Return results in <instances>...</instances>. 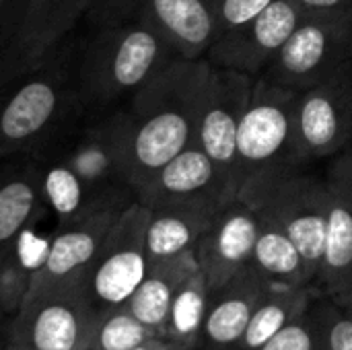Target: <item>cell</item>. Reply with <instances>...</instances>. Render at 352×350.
Instances as JSON below:
<instances>
[{"label": "cell", "mask_w": 352, "mask_h": 350, "mask_svg": "<svg viewBox=\"0 0 352 350\" xmlns=\"http://www.w3.org/2000/svg\"><path fill=\"white\" fill-rule=\"evenodd\" d=\"M148 217L151 210L134 200L122 210L109 235L105 237L85 278V287L99 316L122 307L148 272Z\"/></svg>", "instance_id": "cell-7"}, {"label": "cell", "mask_w": 352, "mask_h": 350, "mask_svg": "<svg viewBox=\"0 0 352 350\" xmlns=\"http://www.w3.org/2000/svg\"><path fill=\"white\" fill-rule=\"evenodd\" d=\"M2 350H25L23 347H19L14 340H10V338H6V344H4V349Z\"/></svg>", "instance_id": "cell-35"}, {"label": "cell", "mask_w": 352, "mask_h": 350, "mask_svg": "<svg viewBox=\"0 0 352 350\" xmlns=\"http://www.w3.org/2000/svg\"><path fill=\"white\" fill-rule=\"evenodd\" d=\"M254 80V76L229 68H219L208 62L196 116L194 142L214 161L235 194L237 132Z\"/></svg>", "instance_id": "cell-10"}, {"label": "cell", "mask_w": 352, "mask_h": 350, "mask_svg": "<svg viewBox=\"0 0 352 350\" xmlns=\"http://www.w3.org/2000/svg\"><path fill=\"white\" fill-rule=\"evenodd\" d=\"M41 165V196L45 210L54 219L56 227L89 217L95 210L109 206H128L99 200L87 184L60 159H43ZM132 204V202H130Z\"/></svg>", "instance_id": "cell-23"}, {"label": "cell", "mask_w": 352, "mask_h": 350, "mask_svg": "<svg viewBox=\"0 0 352 350\" xmlns=\"http://www.w3.org/2000/svg\"><path fill=\"white\" fill-rule=\"evenodd\" d=\"M85 118L76 101L70 47L0 89V161L45 157Z\"/></svg>", "instance_id": "cell-3"}, {"label": "cell", "mask_w": 352, "mask_h": 350, "mask_svg": "<svg viewBox=\"0 0 352 350\" xmlns=\"http://www.w3.org/2000/svg\"><path fill=\"white\" fill-rule=\"evenodd\" d=\"M328 221L316 289L326 297L352 289V151L336 155L326 175Z\"/></svg>", "instance_id": "cell-15"}, {"label": "cell", "mask_w": 352, "mask_h": 350, "mask_svg": "<svg viewBox=\"0 0 352 350\" xmlns=\"http://www.w3.org/2000/svg\"><path fill=\"white\" fill-rule=\"evenodd\" d=\"M25 0H0V89L12 76V56Z\"/></svg>", "instance_id": "cell-29"}, {"label": "cell", "mask_w": 352, "mask_h": 350, "mask_svg": "<svg viewBox=\"0 0 352 350\" xmlns=\"http://www.w3.org/2000/svg\"><path fill=\"white\" fill-rule=\"evenodd\" d=\"M194 270H198L194 252L151 264L142 283L122 307H126L136 320H140L146 328L163 338L171 303L179 287Z\"/></svg>", "instance_id": "cell-21"}, {"label": "cell", "mask_w": 352, "mask_h": 350, "mask_svg": "<svg viewBox=\"0 0 352 350\" xmlns=\"http://www.w3.org/2000/svg\"><path fill=\"white\" fill-rule=\"evenodd\" d=\"M268 212L297 245L316 289L326 243L328 186L326 179L305 175L301 169L287 173L270 184L254 204Z\"/></svg>", "instance_id": "cell-9"}, {"label": "cell", "mask_w": 352, "mask_h": 350, "mask_svg": "<svg viewBox=\"0 0 352 350\" xmlns=\"http://www.w3.org/2000/svg\"><path fill=\"white\" fill-rule=\"evenodd\" d=\"M274 0H221L219 6V35L268 8Z\"/></svg>", "instance_id": "cell-32"}, {"label": "cell", "mask_w": 352, "mask_h": 350, "mask_svg": "<svg viewBox=\"0 0 352 350\" xmlns=\"http://www.w3.org/2000/svg\"><path fill=\"white\" fill-rule=\"evenodd\" d=\"M270 283L252 266L219 289H210L198 350H239L243 334Z\"/></svg>", "instance_id": "cell-17"}, {"label": "cell", "mask_w": 352, "mask_h": 350, "mask_svg": "<svg viewBox=\"0 0 352 350\" xmlns=\"http://www.w3.org/2000/svg\"><path fill=\"white\" fill-rule=\"evenodd\" d=\"M0 169V256L37 219L47 215L41 196V165L35 159H4Z\"/></svg>", "instance_id": "cell-19"}, {"label": "cell", "mask_w": 352, "mask_h": 350, "mask_svg": "<svg viewBox=\"0 0 352 350\" xmlns=\"http://www.w3.org/2000/svg\"><path fill=\"white\" fill-rule=\"evenodd\" d=\"M297 93L256 78L237 132L235 186L237 198L256 204L278 177L299 171L295 144Z\"/></svg>", "instance_id": "cell-4"}, {"label": "cell", "mask_w": 352, "mask_h": 350, "mask_svg": "<svg viewBox=\"0 0 352 350\" xmlns=\"http://www.w3.org/2000/svg\"><path fill=\"white\" fill-rule=\"evenodd\" d=\"M258 229V208L239 198L214 215L194 248L198 268L210 289L223 287L252 264Z\"/></svg>", "instance_id": "cell-14"}, {"label": "cell", "mask_w": 352, "mask_h": 350, "mask_svg": "<svg viewBox=\"0 0 352 350\" xmlns=\"http://www.w3.org/2000/svg\"><path fill=\"white\" fill-rule=\"evenodd\" d=\"M314 287L270 283L254 318L243 334L239 350H256L280 334L289 324L305 316L311 307Z\"/></svg>", "instance_id": "cell-25"}, {"label": "cell", "mask_w": 352, "mask_h": 350, "mask_svg": "<svg viewBox=\"0 0 352 350\" xmlns=\"http://www.w3.org/2000/svg\"><path fill=\"white\" fill-rule=\"evenodd\" d=\"M136 200L146 208L186 202H208L225 208L237 200V194L214 161L192 142L136 190Z\"/></svg>", "instance_id": "cell-12"}, {"label": "cell", "mask_w": 352, "mask_h": 350, "mask_svg": "<svg viewBox=\"0 0 352 350\" xmlns=\"http://www.w3.org/2000/svg\"><path fill=\"white\" fill-rule=\"evenodd\" d=\"M91 4L93 0H25L10 80L62 50L74 27L87 19Z\"/></svg>", "instance_id": "cell-16"}, {"label": "cell", "mask_w": 352, "mask_h": 350, "mask_svg": "<svg viewBox=\"0 0 352 350\" xmlns=\"http://www.w3.org/2000/svg\"><path fill=\"white\" fill-rule=\"evenodd\" d=\"M260 229L252 254V268H256L268 283L274 285H303L314 287L303 256L280 225L264 210H260Z\"/></svg>", "instance_id": "cell-24"}, {"label": "cell", "mask_w": 352, "mask_h": 350, "mask_svg": "<svg viewBox=\"0 0 352 350\" xmlns=\"http://www.w3.org/2000/svg\"><path fill=\"white\" fill-rule=\"evenodd\" d=\"M0 314H2V311H0Z\"/></svg>", "instance_id": "cell-36"}, {"label": "cell", "mask_w": 352, "mask_h": 350, "mask_svg": "<svg viewBox=\"0 0 352 350\" xmlns=\"http://www.w3.org/2000/svg\"><path fill=\"white\" fill-rule=\"evenodd\" d=\"M352 64V6L305 10L260 78L295 93Z\"/></svg>", "instance_id": "cell-5"}, {"label": "cell", "mask_w": 352, "mask_h": 350, "mask_svg": "<svg viewBox=\"0 0 352 350\" xmlns=\"http://www.w3.org/2000/svg\"><path fill=\"white\" fill-rule=\"evenodd\" d=\"M99 311L85 283L29 293L12 316L8 338L25 350H89Z\"/></svg>", "instance_id": "cell-6"}, {"label": "cell", "mask_w": 352, "mask_h": 350, "mask_svg": "<svg viewBox=\"0 0 352 350\" xmlns=\"http://www.w3.org/2000/svg\"><path fill=\"white\" fill-rule=\"evenodd\" d=\"M305 8L297 0H274L256 17L217 35L206 60L219 68L260 78L283 50Z\"/></svg>", "instance_id": "cell-11"}, {"label": "cell", "mask_w": 352, "mask_h": 350, "mask_svg": "<svg viewBox=\"0 0 352 350\" xmlns=\"http://www.w3.org/2000/svg\"><path fill=\"white\" fill-rule=\"evenodd\" d=\"M320 350H352V289L328 295V299L314 307Z\"/></svg>", "instance_id": "cell-28"}, {"label": "cell", "mask_w": 352, "mask_h": 350, "mask_svg": "<svg viewBox=\"0 0 352 350\" xmlns=\"http://www.w3.org/2000/svg\"><path fill=\"white\" fill-rule=\"evenodd\" d=\"M140 2L142 0H93L85 21L93 29V27H103L118 21L134 19Z\"/></svg>", "instance_id": "cell-31"}, {"label": "cell", "mask_w": 352, "mask_h": 350, "mask_svg": "<svg viewBox=\"0 0 352 350\" xmlns=\"http://www.w3.org/2000/svg\"><path fill=\"white\" fill-rule=\"evenodd\" d=\"M45 217H50V212L29 225L0 256V311L6 316H14L21 309L33 278L47 258L54 231L43 233L39 229Z\"/></svg>", "instance_id": "cell-22"}, {"label": "cell", "mask_w": 352, "mask_h": 350, "mask_svg": "<svg viewBox=\"0 0 352 350\" xmlns=\"http://www.w3.org/2000/svg\"><path fill=\"white\" fill-rule=\"evenodd\" d=\"M206 58H175L130 99L126 113V177L136 190L194 142Z\"/></svg>", "instance_id": "cell-1"}, {"label": "cell", "mask_w": 352, "mask_h": 350, "mask_svg": "<svg viewBox=\"0 0 352 350\" xmlns=\"http://www.w3.org/2000/svg\"><path fill=\"white\" fill-rule=\"evenodd\" d=\"M210 287L202 270H194L179 287L165 326L163 340L171 350H198L208 311Z\"/></svg>", "instance_id": "cell-26"}, {"label": "cell", "mask_w": 352, "mask_h": 350, "mask_svg": "<svg viewBox=\"0 0 352 350\" xmlns=\"http://www.w3.org/2000/svg\"><path fill=\"white\" fill-rule=\"evenodd\" d=\"M130 350H171L167 347V342L163 340V338H153V340H148V342H144V344H140V347H134V349Z\"/></svg>", "instance_id": "cell-34"}, {"label": "cell", "mask_w": 352, "mask_h": 350, "mask_svg": "<svg viewBox=\"0 0 352 350\" xmlns=\"http://www.w3.org/2000/svg\"><path fill=\"white\" fill-rule=\"evenodd\" d=\"M153 338H161L126 307H118L99 316L89 350H130Z\"/></svg>", "instance_id": "cell-27"}, {"label": "cell", "mask_w": 352, "mask_h": 350, "mask_svg": "<svg viewBox=\"0 0 352 350\" xmlns=\"http://www.w3.org/2000/svg\"><path fill=\"white\" fill-rule=\"evenodd\" d=\"M305 10H328V8H344L352 6V0H297Z\"/></svg>", "instance_id": "cell-33"}, {"label": "cell", "mask_w": 352, "mask_h": 350, "mask_svg": "<svg viewBox=\"0 0 352 350\" xmlns=\"http://www.w3.org/2000/svg\"><path fill=\"white\" fill-rule=\"evenodd\" d=\"M126 206H109L78 221L54 227L47 258L29 293H45L85 283L105 237Z\"/></svg>", "instance_id": "cell-13"}, {"label": "cell", "mask_w": 352, "mask_h": 350, "mask_svg": "<svg viewBox=\"0 0 352 350\" xmlns=\"http://www.w3.org/2000/svg\"><path fill=\"white\" fill-rule=\"evenodd\" d=\"M352 142V64L297 93L295 144L303 163L336 157Z\"/></svg>", "instance_id": "cell-8"}, {"label": "cell", "mask_w": 352, "mask_h": 350, "mask_svg": "<svg viewBox=\"0 0 352 350\" xmlns=\"http://www.w3.org/2000/svg\"><path fill=\"white\" fill-rule=\"evenodd\" d=\"M148 210L146 254L148 264H157L194 252L198 239L208 229L214 215L223 208L208 202H186Z\"/></svg>", "instance_id": "cell-20"}, {"label": "cell", "mask_w": 352, "mask_h": 350, "mask_svg": "<svg viewBox=\"0 0 352 350\" xmlns=\"http://www.w3.org/2000/svg\"><path fill=\"white\" fill-rule=\"evenodd\" d=\"M221 0H142L136 17L188 60H200L219 35Z\"/></svg>", "instance_id": "cell-18"}, {"label": "cell", "mask_w": 352, "mask_h": 350, "mask_svg": "<svg viewBox=\"0 0 352 350\" xmlns=\"http://www.w3.org/2000/svg\"><path fill=\"white\" fill-rule=\"evenodd\" d=\"M256 350H320V336H318V324L314 309L293 324H289L280 334H276L272 340H268L264 347Z\"/></svg>", "instance_id": "cell-30"}, {"label": "cell", "mask_w": 352, "mask_h": 350, "mask_svg": "<svg viewBox=\"0 0 352 350\" xmlns=\"http://www.w3.org/2000/svg\"><path fill=\"white\" fill-rule=\"evenodd\" d=\"M175 58L182 56L171 43L138 17L93 27L70 50L76 101L85 116L109 113Z\"/></svg>", "instance_id": "cell-2"}]
</instances>
